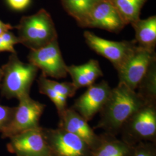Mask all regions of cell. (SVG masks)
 <instances>
[{
  "mask_svg": "<svg viewBox=\"0 0 156 156\" xmlns=\"http://www.w3.org/2000/svg\"><path fill=\"white\" fill-rule=\"evenodd\" d=\"M67 71L77 90L89 87L94 83L98 78L104 75L99 62L94 59H91L82 65L67 66Z\"/></svg>",
  "mask_w": 156,
  "mask_h": 156,
  "instance_id": "obj_15",
  "label": "cell"
},
{
  "mask_svg": "<svg viewBox=\"0 0 156 156\" xmlns=\"http://www.w3.org/2000/svg\"><path fill=\"white\" fill-rule=\"evenodd\" d=\"M15 107L0 104V133H2L11 120Z\"/></svg>",
  "mask_w": 156,
  "mask_h": 156,
  "instance_id": "obj_23",
  "label": "cell"
},
{
  "mask_svg": "<svg viewBox=\"0 0 156 156\" xmlns=\"http://www.w3.org/2000/svg\"><path fill=\"white\" fill-rule=\"evenodd\" d=\"M126 26L115 8L108 0H100L90 13L86 27L119 33Z\"/></svg>",
  "mask_w": 156,
  "mask_h": 156,
  "instance_id": "obj_12",
  "label": "cell"
},
{
  "mask_svg": "<svg viewBox=\"0 0 156 156\" xmlns=\"http://www.w3.org/2000/svg\"><path fill=\"white\" fill-rule=\"evenodd\" d=\"M123 19L126 25L139 20L142 8L147 0H108Z\"/></svg>",
  "mask_w": 156,
  "mask_h": 156,
  "instance_id": "obj_18",
  "label": "cell"
},
{
  "mask_svg": "<svg viewBox=\"0 0 156 156\" xmlns=\"http://www.w3.org/2000/svg\"><path fill=\"white\" fill-rule=\"evenodd\" d=\"M51 156H91V149L78 136L62 128L42 127Z\"/></svg>",
  "mask_w": 156,
  "mask_h": 156,
  "instance_id": "obj_7",
  "label": "cell"
},
{
  "mask_svg": "<svg viewBox=\"0 0 156 156\" xmlns=\"http://www.w3.org/2000/svg\"><path fill=\"white\" fill-rule=\"evenodd\" d=\"M58 127L74 134L85 142L93 149L100 140V135L94 132L88 122L71 107L67 108L62 115Z\"/></svg>",
  "mask_w": 156,
  "mask_h": 156,
  "instance_id": "obj_13",
  "label": "cell"
},
{
  "mask_svg": "<svg viewBox=\"0 0 156 156\" xmlns=\"http://www.w3.org/2000/svg\"><path fill=\"white\" fill-rule=\"evenodd\" d=\"M100 0H61L67 13L73 17L81 27H86L90 13Z\"/></svg>",
  "mask_w": 156,
  "mask_h": 156,
  "instance_id": "obj_17",
  "label": "cell"
},
{
  "mask_svg": "<svg viewBox=\"0 0 156 156\" xmlns=\"http://www.w3.org/2000/svg\"><path fill=\"white\" fill-rule=\"evenodd\" d=\"M146 102L136 91L123 83L112 89L109 98L100 112V119L95 128L116 136L131 116Z\"/></svg>",
  "mask_w": 156,
  "mask_h": 156,
  "instance_id": "obj_1",
  "label": "cell"
},
{
  "mask_svg": "<svg viewBox=\"0 0 156 156\" xmlns=\"http://www.w3.org/2000/svg\"><path fill=\"white\" fill-rule=\"evenodd\" d=\"M136 91L146 102H156V58L151 63Z\"/></svg>",
  "mask_w": 156,
  "mask_h": 156,
  "instance_id": "obj_19",
  "label": "cell"
},
{
  "mask_svg": "<svg viewBox=\"0 0 156 156\" xmlns=\"http://www.w3.org/2000/svg\"><path fill=\"white\" fill-rule=\"evenodd\" d=\"M112 88L106 80L94 83L75 101L71 108L88 122L100 113L106 104Z\"/></svg>",
  "mask_w": 156,
  "mask_h": 156,
  "instance_id": "obj_11",
  "label": "cell"
},
{
  "mask_svg": "<svg viewBox=\"0 0 156 156\" xmlns=\"http://www.w3.org/2000/svg\"><path fill=\"white\" fill-rule=\"evenodd\" d=\"M2 76L1 93L7 99L30 95V91L38 69L33 64L22 62L17 53H11L8 62L1 67Z\"/></svg>",
  "mask_w": 156,
  "mask_h": 156,
  "instance_id": "obj_2",
  "label": "cell"
},
{
  "mask_svg": "<svg viewBox=\"0 0 156 156\" xmlns=\"http://www.w3.org/2000/svg\"><path fill=\"white\" fill-rule=\"evenodd\" d=\"M48 82L50 86L60 95L66 98L73 97L77 89L72 82H58L56 80H50L48 78Z\"/></svg>",
  "mask_w": 156,
  "mask_h": 156,
  "instance_id": "obj_21",
  "label": "cell"
},
{
  "mask_svg": "<svg viewBox=\"0 0 156 156\" xmlns=\"http://www.w3.org/2000/svg\"><path fill=\"white\" fill-rule=\"evenodd\" d=\"M120 133L122 140L133 146L141 142L155 143L156 102H146L128 119Z\"/></svg>",
  "mask_w": 156,
  "mask_h": 156,
  "instance_id": "obj_4",
  "label": "cell"
},
{
  "mask_svg": "<svg viewBox=\"0 0 156 156\" xmlns=\"http://www.w3.org/2000/svg\"><path fill=\"white\" fill-rule=\"evenodd\" d=\"M9 140L7 150L16 156H51L42 127L16 134Z\"/></svg>",
  "mask_w": 156,
  "mask_h": 156,
  "instance_id": "obj_10",
  "label": "cell"
},
{
  "mask_svg": "<svg viewBox=\"0 0 156 156\" xmlns=\"http://www.w3.org/2000/svg\"><path fill=\"white\" fill-rule=\"evenodd\" d=\"M4 51L10 52L11 53H16V52H15L13 50H11L7 45H6L0 37V53L4 52Z\"/></svg>",
  "mask_w": 156,
  "mask_h": 156,
  "instance_id": "obj_27",
  "label": "cell"
},
{
  "mask_svg": "<svg viewBox=\"0 0 156 156\" xmlns=\"http://www.w3.org/2000/svg\"><path fill=\"white\" fill-rule=\"evenodd\" d=\"M2 69L0 67V83L1 82V79H2Z\"/></svg>",
  "mask_w": 156,
  "mask_h": 156,
  "instance_id": "obj_28",
  "label": "cell"
},
{
  "mask_svg": "<svg viewBox=\"0 0 156 156\" xmlns=\"http://www.w3.org/2000/svg\"><path fill=\"white\" fill-rule=\"evenodd\" d=\"M19 104L15 107L11 120L1 133L2 138H9L24 131L39 128V120L46 105L34 100L30 95L19 100Z\"/></svg>",
  "mask_w": 156,
  "mask_h": 156,
  "instance_id": "obj_5",
  "label": "cell"
},
{
  "mask_svg": "<svg viewBox=\"0 0 156 156\" xmlns=\"http://www.w3.org/2000/svg\"><path fill=\"white\" fill-rule=\"evenodd\" d=\"M9 7L16 11H22L28 6L31 0H6Z\"/></svg>",
  "mask_w": 156,
  "mask_h": 156,
  "instance_id": "obj_25",
  "label": "cell"
},
{
  "mask_svg": "<svg viewBox=\"0 0 156 156\" xmlns=\"http://www.w3.org/2000/svg\"><path fill=\"white\" fill-rule=\"evenodd\" d=\"M15 28L17 30L19 44L30 50L42 48L58 38L54 22L44 9L32 15L23 16Z\"/></svg>",
  "mask_w": 156,
  "mask_h": 156,
  "instance_id": "obj_3",
  "label": "cell"
},
{
  "mask_svg": "<svg viewBox=\"0 0 156 156\" xmlns=\"http://www.w3.org/2000/svg\"><path fill=\"white\" fill-rule=\"evenodd\" d=\"M28 62L38 69L46 77L62 79L68 75L65 63L58 41L56 40L39 49L30 50Z\"/></svg>",
  "mask_w": 156,
  "mask_h": 156,
  "instance_id": "obj_8",
  "label": "cell"
},
{
  "mask_svg": "<svg viewBox=\"0 0 156 156\" xmlns=\"http://www.w3.org/2000/svg\"><path fill=\"white\" fill-rule=\"evenodd\" d=\"M133 156H156L155 143L141 142L135 146Z\"/></svg>",
  "mask_w": 156,
  "mask_h": 156,
  "instance_id": "obj_22",
  "label": "cell"
},
{
  "mask_svg": "<svg viewBox=\"0 0 156 156\" xmlns=\"http://www.w3.org/2000/svg\"><path fill=\"white\" fill-rule=\"evenodd\" d=\"M83 36L89 47L98 55L108 59L117 71L128 60L137 46L134 40L109 41L87 31L84 33Z\"/></svg>",
  "mask_w": 156,
  "mask_h": 156,
  "instance_id": "obj_6",
  "label": "cell"
},
{
  "mask_svg": "<svg viewBox=\"0 0 156 156\" xmlns=\"http://www.w3.org/2000/svg\"><path fill=\"white\" fill-rule=\"evenodd\" d=\"M99 135V142L91 149V156H133L135 146L112 134L104 133Z\"/></svg>",
  "mask_w": 156,
  "mask_h": 156,
  "instance_id": "obj_14",
  "label": "cell"
},
{
  "mask_svg": "<svg viewBox=\"0 0 156 156\" xmlns=\"http://www.w3.org/2000/svg\"><path fill=\"white\" fill-rule=\"evenodd\" d=\"M135 31L136 45L151 53H155L156 46V16L140 19L131 24Z\"/></svg>",
  "mask_w": 156,
  "mask_h": 156,
  "instance_id": "obj_16",
  "label": "cell"
},
{
  "mask_svg": "<svg viewBox=\"0 0 156 156\" xmlns=\"http://www.w3.org/2000/svg\"><path fill=\"white\" fill-rule=\"evenodd\" d=\"M39 93L49 98L56 106L58 116L62 115L67 108V98L57 93L48 82V78L41 75L37 80Z\"/></svg>",
  "mask_w": 156,
  "mask_h": 156,
  "instance_id": "obj_20",
  "label": "cell"
},
{
  "mask_svg": "<svg viewBox=\"0 0 156 156\" xmlns=\"http://www.w3.org/2000/svg\"><path fill=\"white\" fill-rule=\"evenodd\" d=\"M15 28L9 23H5L0 20V35L2 34L10 31Z\"/></svg>",
  "mask_w": 156,
  "mask_h": 156,
  "instance_id": "obj_26",
  "label": "cell"
},
{
  "mask_svg": "<svg viewBox=\"0 0 156 156\" xmlns=\"http://www.w3.org/2000/svg\"><path fill=\"white\" fill-rule=\"evenodd\" d=\"M156 58V53L136 46L132 55L117 71L119 82L136 91L151 63Z\"/></svg>",
  "mask_w": 156,
  "mask_h": 156,
  "instance_id": "obj_9",
  "label": "cell"
},
{
  "mask_svg": "<svg viewBox=\"0 0 156 156\" xmlns=\"http://www.w3.org/2000/svg\"><path fill=\"white\" fill-rule=\"evenodd\" d=\"M0 37L6 45L13 51L16 52L14 48V46L15 45L19 44V41L17 36L12 32L8 31L2 34Z\"/></svg>",
  "mask_w": 156,
  "mask_h": 156,
  "instance_id": "obj_24",
  "label": "cell"
}]
</instances>
